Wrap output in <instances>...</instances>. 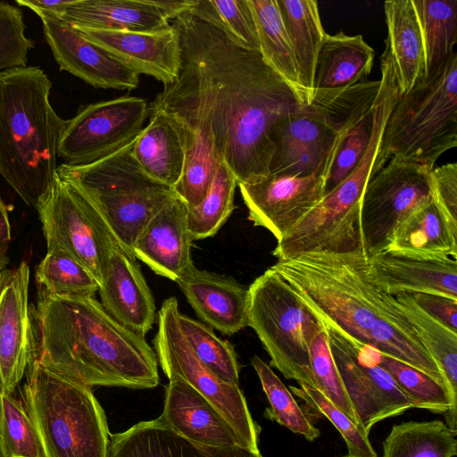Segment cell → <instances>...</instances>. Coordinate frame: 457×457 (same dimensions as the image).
<instances>
[{
	"mask_svg": "<svg viewBox=\"0 0 457 457\" xmlns=\"http://www.w3.org/2000/svg\"><path fill=\"white\" fill-rule=\"evenodd\" d=\"M309 358L315 388L358 424L333 359L326 328L320 331L311 344Z\"/></svg>",
	"mask_w": 457,
	"mask_h": 457,
	"instance_id": "44",
	"label": "cell"
},
{
	"mask_svg": "<svg viewBox=\"0 0 457 457\" xmlns=\"http://www.w3.org/2000/svg\"><path fill=\"white\" fill-rule=\"evenodd\" d=\"M326 177L269 174L253 183L238 184L248 219L278 241L325 195Z\"/></svg>",
	"mask_w": 457,
	"mask_h": 457,
	"instance_id": "15",
	"label": "cell"
},
{
	"mask_svg": "<svg viewBox=\"0 0 457 457\" xmlns=\"http://www.w3.org/2000/svg\"><path fill=\"white\" fill-rule=\"evenodd\" d=\"M291 386L292 394L325 416L341 434L348 451V457H378L367 434L345 412L335 406L318 389L308 385Z\"/></svg>",
	"mask_w": 457,
	"mask_h": 457,
	"instance_id": "41",
	"label": "cell"
},
{
	"mask_svg": "<svg viewBox=\"0 0 457 457\" xmlns=\"http://www.w3.org/2000/svg\"><path fill=\"white\" fill-rule=\"evenodd\" d=\"M187 205L175 193L146 221L131 252L157 275L178 282L194 265Z\"/></svg>",
	"mask_w": 457,
	"mask_h": 457,
	"instance_id": "18",
	"label": "cell"
},
{
	"mask_svg": "<svg viewBox=\"0 0 457 457\" xmlns=\"http://www.w3.org/2000/svg\"><path fill=\"white\" fill-rule=\"evenodd\" d=\"M433 201L447 220L457 229V163H447L430 171Z\"/></svg>",
	"mask_w": 457,
	"mask_h": 457,
	"instance_id": "46",
	"label": "cell"
},
{
	"mask_svg": "<svg viewBox=\"0 0 457 457\" xmlns=\"http://www.w3.org/2000/svg\"><path fill=\"white\" fill-rule=\"evenodd\" d=\"M29 273L26 262L0 272V393L12 395L34 355Z\"/></svg>",
	"mask_w": 457,
	"mask_h": 457,
	"instance_id": "16",
	"label": "cell"
},
{
	"mask_svg": "<svg viewBox=\"0 0 457 457\" xmlns=\"http://www.w3.org/2000/svg\"><path fill=\"white\" fill-rule=\"evenodd\" d=\"M148 123L133 142L131 154L146 175L174 189L186 165L183 134L163 111L148 106Z\"/></svg>",
	"mask_w": 457,
	"mask_h": 457,
	"instance_id": "25",
	"label": "cell"
},
{
	"mask_svg": "<svg viewBox=\"0 0 457 457\" xmlns=\"http://www.w3.org/2000/svg\"><path fill=\"white\" fill-rule=\"evenodd\" d=\"M21 396L37 436L40 457H107V420L90 386L32 358Z\"/></svg>",
	"mask_w": 457,
	"mask_h": 457,
	"instance_id": "5",
	"label": "cell"
},
{
	"mask_svg": "<svg viewBox=\"0 0 457 457\" xmlns=\"http://www.w3.org/2000/svg\"><path fill=\"white\" fill-rule=\"evenodd\" d=\"M37 286L54 296H95L99 285L92 274L65 250L47 249L35 271Z\"/></svg>",
	"mask_w": 457,
	"mask_h": 457,
	"instance_id": "37",
	"label": "cell"
},
{
	"mask_svg": "<svg viewBox=\"0 0 457 457\" xmlns=\"http://www.w3.org/2000/svg\"><path fill=\"white\" fill-rule=\"evenodd\" d=\"M325 326L345 393L358 424L367 434L376 423L413 408L391 376L378 364L372 347Z\"/></svg>",
	"mask_w": 457,
	"mask_h": 457,
	"instance_id": "13",
	"label": "cell"
},
{
	"mask_svg": "<svg viewBox=\"0 0 457 457\" xmlns=\"http://www.w3.org/2000/svg\"><path fill=\"white\" fill-rule=\"evenodd\" d=\"M189 12L218 28L240 47L260 51L248 0H195Z\"/></svg>",
	"mask_w": 457,
	"mask_h": 457,
	"instance_id": "40",
	"label": "cell"
},
{
	"mask_svg": "<svg viewBox=\"0 0 457 457\" xmlns=\"http://www.w3.org/2000/svg\"><path fill=\"white\" fill-rule=\"evenodd\" d=\"M51 87L39 67L0 71V175L34 209L57 176L66 123L51 105Z\"/></svg>",
	"mask_w": 457,
	"mask_h": 457,
	"instance_id": "4",
	"label": "cell"
},
{
	"mask_svg": "<svg viewBox=\"0 0 457 457\" xmlns=\"http://www.w3.org/2000/svg\"><path fill=\"white\" fill-rule=\"evenodd\" d=\"M4 270V268H3V266H2V265H1V263H0V272H1V270Z\"/></svg>",
	"mask_w": 457,
	"mask_h": 457,
	"instance_id": "53",
	"label": "cell"
},
{
	"mask_svg": "<svg viewBox=\"0 0 457 457\" xmlns=\"http://www.w3.org/2000/svg\"><path fill=\"white\" fill-rule=\"evenodd\" d=\"M387 26L386 47L392 59L401 95L427 79L421 30L412 0L384 3Z\"/></svg>",
	"mask_w": 457,
	"mask_h": 457,
	"instance_id": "26",
	"label": "cell"
},
{
	"mask_svg": "<svg viewBox=\"0 0 457 457\" xmlns=\"http://www.w3.org/2000/svg\"><path fill=\"white\" fill-rule=\"evenodd\" d=\"M457 146V54L401 95L386 121L372 177L392 158L434 169Z\"/></svg>",
	"mask_w": 457,
	"mask_h": 457,
	"instance_id": "6",
	"label": "cell"
},
{
	"mask_svg": "<svg viewBox=\"0 0 457 457\" xmlns=\"http://www.w3.org/2000/svg\"><path fill=\"white\" fill-rule=\"evenodd\" d=\"M134 141L94 162L57 168L62 179L94 202L120 245L130 253L146 221L175 194L140 168L131 154Z\"/></svg>",
	"mask_w": 457,
	"mask_h": 457,
	"instance_id": "7",
	"label": "cell"
},
{
	"mask_svg": "<svg viewBox=\"0 0 457 457\" xmlns=\"http://www.w3.org/2000/svg\"><path fill=\"white\" fill-rule=\"evenodd\" d=\"M0 433L11 457H40L32 421L11 394L0 393Z\"/></svg>",
	"mask_w": 457,
	"mask_h": 457,
	"instance_id": "42",
	"label": "cell"
},
{
	"mask_svg": "<svg viewBox=\"0 0 457 457\" xmlns=\"http://www.w3.org/2000/svg\"><path fill=\"white\" fill-rule=\"evenodd\" d=\"M370 275L385 293H425L457 300V262L406 257L383 252L368 258Z\"/></svg>",
	"mask_w": 457,
	"mask_h": 457,
	"instance_id": "23",
	"label": "cell"
},
{
	"mask_svg": "<svg viewBox=\"0 0 457 457\" xmlns=\"http://www.w3.org/2000/svg\"><path fill=\"white\" fill-rule=\"evenodd\" d=\"M374 56L361 35L326 33L316 62L314 91L344 88L367 79Z\"/></svg>",
	"mask_w": 457,
	"mask_h": 457,
	"instance_id": "28",
	"label": "cell"
},
{
	"mask_svg": "<svg viewBox=\"0 0 457 457\" xmlns=\"http://www.w3.org/2000/svg\"><path fill=\"white\" fill-rule=\"evenodd\" d=\"M36 210L47 249L68 252L100 286L111 252L120 243L94 202L57 173Z\"/></svg>",
	"mask_w": 457,
	"mask_h": 457,
	"instance_id": "10",
	"label": "cell"
},
{
	"mask_svg": "<svg viewBox=\"0 0 457 457\" xmlns=\"http://www.w3.org/2000/svg\"><path fill=\"white\" fill-rule=\"evenodd\" d=\"M180 330L198 360L221 380L239 386V364L235 349L228 341L218 337L213 330L180 312Z\"/></svg>",
	"mask_w": 457,
	"mask_h": 457,
	"instance_id": "38",
	"label": "cell"
},
{
	"mask_svg": "<svg viewBox=\"0 0 457 457\" xmlns=\"http://www.w3.org/2000/svg\"><path fill=\"white\" fill-rule=\"evenodd\" d=\"M394 296L400 310L436 363L452 398L457 403V332L449 329L424 312L410 293Z\"/></svg>",
	"mask_w": 457,
	"mask_h": 457,
	"instance_id": "32",
	"label": "cell"
},
{
	"mask_svg": "<svg viewBox=\"0 0 457 457\" xmlns=\"http://www.w3.org/2000/svg\"><path fill=\"white\" fill-rule=\"evenodd\" d=\"M75 0H17L16 4L31 9L36 14L58 15L74 4Z\"/></svg>",
	"mask_w": 457,
	"mask_h": 457,
	"instance_id": "48",
	"label": "cell"
},
{
	"mask_svg": "<svg viewBox=\"0 0 457 457\" xmlns=\"http://www.w3.org/2000/svg\"><path fill=\"white\" fill-rule=\"evenodd\" d=\"M271 268L325 325L424 372L447 388L395 296L373 282L364 252L308 253L279 260Z\"/></svg>",
	"mask_w": 457,
	"mask_h": 457,
	"instance_id": "2",
	"label": "cell"
},
{
	"mask_svg": "<svg viewBox=\"0 0 457 457\" xmlns=\"http://www.w3.org/2000/svg\"><path fill=\"white\" fill-rule=\"evenodd\" d=\"M251 363L270 403L264 416L308 441L317 439L320 431L312 424L307 413L295 400L291 391L287 388L270 366L257 355L252 357Z\"/></svg>",
	"mask_w": 457,
	"mask_h": 457,
	"instance_id": "39",
	"label": "cell"
},
{
	"mask_svg": "<svg viewBox=\"0 0 457 457\" xmlns=\"http://www.w3.org/2000/svg\"><path fill=\"white\" fill-rule=\"evenodd\" d=\"M0 457H11L0 433Z\"/></svg>",
	"mask_w": 457,
	"mask_h": 457,
	"instance_id": "52",
	"label": "cell"
},
{
	"mask_svg": "<svg viewBox=\"0 0 457 457\" xmlns=\"http://www.w3.org/2000/svg\"><path fill=\"white\" fill-rule=\"evenodd\" d=\"M177 283L197 316L211 328L230 336L247 326L248 287L194 265Z\"/></svg>",
	"mask_w": 457,
	"mask_h": 457,
	"instance_id": "22",
	"label": "cell"
},
{
	"mask_svg": "<svg viewBox=\"0 0 457 457\" xmlns=\"http://www.w3.org/2000/svg\"><path fill=\"white\" fill-rule=\"evenodd\" d=\"M195 445L199 449L204 457H263L260 451H252L239 445L229 447Z\"/></svg>",
	"mask_w": 457,
	"mask_h": 457,
	"instance_id": "49",
	"label": "cell"
},
{
	"mask_svg": "<svg viewBox=\"0 0 457 457\" xmlns=\"http://www.w3.org/2000/svg\"><path fill=\"white\" fill-rule=\"evenodd\" d=\"M11 242V225L7 206L0 197V263L3 268L7 263V252Z\"/></svg>",
	"mask_w": 457,
	"mask_h": 457,
	"instance_id": "51",
	"label": "cell"
},
{
	"mask_svg": "<svg viewBox=\"0 0 457 457\" xmlns=\"http://www.w3.org/2000/svg\"><path fill=\"white\" fill-rule=\"evenodd\" d=\"M151 1L169 21H173L185 12H190L195 4V0Z\"/></svg>",
	"mask_w": 457,
	"mask_h": 457,
	"instance_id": "50",
	"label": "cell"
},
{
	"mask_svg": "<svg viewBox=\"0 0 457 457\" xmlns=\"http://www.w3.org/2000/svg\"><path fill=\"white\" fill-rule=\"evenodd\" d=\"M107 457H204L199 449L174 433L158 417L110 435Z\"/></svg>",
	"mask_w": 457,
	"mask_h": 457,
	"instance_id": "31",
	"label": "cell"
},
{
	"mask_svg": "<svg viewBox=\"0 0 457 457\" xmlns=\"http://www.w3.org/2000/svg\"><path fill=\"white\" fill-rule=\"evenodd\" d=\"M34 42L25 35L21 10L0 2V71L27 66Z\"/></svg>",
	"mask_w": 457,
	"mask_h": 457,
	"instance_id": "45",
	"label": "cell"
},
{
	"mask_svg": "<svg viewBox=\"0 0 457 457\" xmlns=\"http://www.w3.org/2000/svg\"><path fill=\"white\" fill-rule=\"evenodd\" d=\"M296 62L300 85L307 104L314 92L318 55L326 35L314 0H276Z\"/></svg>",
	"mask_w": 457,
	"mask_h": 457,
	"instance_id": "29",
	"label": "cell"
},
{
	"mask_svg": "<svg viewBox=\"0 0 457 457\" xmlns=\"http://www.w3.org/2000/svg\"><path fill=\"white\" fill-rule=\"evenodd\" d=\"M456 434L438 420L396 424L383 442L382 457H453Z\"/></svg>",
	"mask_w": 457,
	"mask_h": 457,
	"instance_id": "33",
	"label": "cell"
},
{
	"mask_svg": "<svg viewBox=\"0 0 457 457\" xmlns=\"http://www.w3.org/2000/svg\"><path fill=\"white\" fill-rule=\"evenodd\" d=\"M178 300L163 301L157 314L154 353L168 378H178L200 393L226 420L243 447L259 451L260 427L253 420L239 386L227 383L204 365L192 351L178 323Z\"/></svg>",
	"mask_w": 457,
	"mask_h": 457,
	"instance_id": "9",
	"label": "cell"
},
{
	"mask_svg": "<svg viewBox=\"0 0 457 457\" xmlns=\"http://www.w3.org/2000/svg\"><path fill=\"white\" fill-rule=\"evenodd\" d=\"M42 366L90 387L153 388L158 360L142 337L115 320L95 296H54L38 287L31 307Z\"/></svg>",
	"mask_w": 457,
	"mask_h": 457,
	"instance_id": "3",
	"label": "cell"
},
{
	"mask_svg": "<svg viewBox=\"0 0 457 457\" xmlns=\"http://www.w3.org/2000/svg\"><path fill=\"white\" fill-rule=\"evenodd\" d=\"M373 124L374 106L342 136L326 177L325 195L355 170L370 144Z\"/></svg>",
	"mask_w": 457,
	"mask_h": 457,
	"instance_id": "43",
	"label": "cell"
},
{
	"mask_svg": "<svg viewBox=\"0 0 457 457\" xmlns=\"http://www.w3.org/2000/svg\"><path fill=\"white\" fill-rule=\"evenodd\" d=\"M385 252L416 259L457 262V229L450 226L432 200L396 227Z\"/></svg>",
	"mask_w": 457,
	"mask_h": 457,
	"instance_id": "27",
	"label": "cell"
},
{
	"mask_svg": "<svg viewBox=\"0 0 457 457\" xmlns=\"http://www.w3.org/2000/svg\"><path fill=\"white\" fill-rule=\"evenodd\" d=\"M170 23L179 36V73L148 106L163 111L180 128L186 165L174 191L195 207L205 197L220 161L237 185L268 176L272 129L303 104L259 52L240 47L189 12Z\"/></svg>",
	"mask_w": 457,
	"mask_h": 457,
	"instance_id": "1",
	"label": "cell"
},
{
	"mask_svg": "<svg viewBox=\"0 0 457 457\" xmlns=\"http://www.w3.org/2000/svg\"><path fill=\"white\" fill-rule=\"evenodd\" d=\"M148 104L138 96H122L88 104L66 120L58 157L69 165L98 161L132 142L144 129Z\"/></svg>",
	"mask_w": 457,
	"mask_h": 457,
	"instance_id": "12",
	"label": "cell"
},
{
	"mask_svg": "<svg viewBox=\"0 0 457 457\" xmlns=\"http://www.w3.org/2000/svg\"><path fill=\"white\" fill-rule=\"evenodd\" d=\"M264 62L294 90L303 104H307L300 85L293 48L284 27L276 0H248Z\"/></svg>",
	"mask_w": 457,
	"mask_h": 457,
	"instance_id": "30",
	"label": "cell"
},
{
	"mask_svg": "<svg viewBox=\"0 0 457 457\" xmlns=\"http://www.w3.org/2000/svg\"><path fill=\"white\" fill-rule=\"evenodd\" d=\"M172 28L164 33L77 29L128 69L165 86L177 78L180 62L179 36Z\"/></svg>",
	"mask_w": 457,
	"mask_h": 457,
	"instance_id": "20",
	"label": "cell"
},
{
	"mask_svg": "<svg viewBox=\"0 0 457 457\" xmlns=\"http://www.w3.org/2000/svg\"><path fill=\"white\" fill-rule=\"evenodd\" d=\"M344 457H348V456L346 455V456H344Z\"/></svg>",
	"mask_w": 457,
	"mask_h": 457,
	"instance_id": "54",
	"label": "cell"
},
{
	"mask_svg": "<svg viewBox=\"0 0 457 457\" xmlns=\"http://www.w3.org/2000/svg\"><path fill=\"white\" fill-rule=\"evenodd\" d=\"M421 30L427 77L454 51L457 42L456 0H412Z\"/></svg>",
	"mask_w": 457,
	"mask_h": 457,
	"instance_id": "35",
	"label": "cell"
},
{
	"mask_svg": "<svg viewBox=\"0 0 457 457\" xmlns=\"http://www.w3.org/2000/svg\"><path fill=\"white\" fill-rule=\"evenodd\" d=\"M159 418L174 433L193 445L242 446L238 436L220 413L180 378H169L163 410Z\"/></svg>",
	"mask_w": 457,
	"mask_h": 457,
	"instance_id": "21",
	"label": "cell"
},
{
	"mask_svg": "<svg viewBox=\"0 0 457 457\" xmlns=\"http://www.w3.org/2000/svg\"><path fill=\"white\" fill-rule=\"evenodd\" d=\"M343 135L336 132L312 104H302L272 129L274 153L270 174L327 177Z\"/></svg>",
	"mask_w": 457,
	"mask_h": 457,
	"instance_id": "14",
	"label": "cell"
},
{
	"mask_svg": "<svg viewBox=\"0 0 457 457\" xmlns=\"http://www.w3.org/2000/svg\"><path fill=\"white\" fill-rule=\"evenodd\" d=\"M98 293L115 320L145 337L155 320L154 299L136 257L120 245L111 252Z\"/></svg>",
	"mask_w": 457,
	"mask_h": 457,
	"instance_id": "19",
	"label": "cell"
},
{
	"mask_svg": "<svg viewBox=\"0 0 457 457\" xmlns=\"http://www.w3.org/2000/svg\"><path fill=\"white\" fill-rule=\"evenodd\" d=\"M53 16L76 29L140 33H164L173 29L151 0H75Z\"/></svg>",
	"mask_w": 457,
	"mask_h": 457,
	"instance_id": "24",
	"label": "cell"
},
{
	"mask_svg": "<svg viewBox=\"0 0 457 457\" xmlns=\"http://www.w3.org/2000/svg\"><path fill=\"white\" fill-rule=\"evenodd\" d=\"M392 158L367 183L361 204V228L368 258L386 251L396 227L433 200L430 171Z\"/></svg>",
	"mask_w": 457,
	"mask_h": 457,
	"instance_id": "11",
	"label": "cell"
},
{
	"mask_svg": "<svg viewBox=\"0 0 457 457\" xmlns=\"http://www.w3.org/2000/svg\"><path fill=\"white\" fill-rule=\"evenodd\" d=\"M37 15L60 71H65L96 88L132 90L138 86V74L84 38L77 29L51 14Z\"/></svg>",
	"mask_w": 457,
	"mask_h": 457,
	"instance_id": "17",
	"label": "cell"
},
{
	"mask_svg": "<svg viewBox=\"0 0 457 457\" xmlns=\"http://www.w3.org/2000/svg\"><path fill=\"white\" fill-rule=\"evenodd\" d=\"M248 291L247 326L258 336L270 365L286 378L315 387L309 350L326 328L324 322L271 267Z\"/></svg>",
	"mask_w": 457,
	"mask_h": 457,
	"instance_id": "8",
	"label": "cell"
},
{
	"mask_svg": "<svg viewBox=\"0 0 457 457\" xmlns=\"http://www.w3.org/2000/svg\"><path fill=\"white\" fill-rule=\"evenodd\" d=\"M411 295L424 312L449 329L457 332V300L425 293Z\"/></svg>",
	"mask_w": 457,
	"mask_h": 457,
	"instance_id": "47",
	"label": "cell"
},
{
	"mask_svg": "<svg viewBox=\"0 0 457 457\" xmlns=\"http://www.w3.org/2000/svg\"><path fill=\"white\" fill-rule=\"evenodd\" d=\"M373 354L378 364L391 376L413 408L442 413L448 428L456 431L457 403L446 387L424 372L375 349Z\"/></svg>",
	"mask_w": 457,
	"mask_h": 457,
	"instance_id": "34",
	"label": "cell"
},
{
	"mask_svg": "<svg viewBox=\"0 0 457 457\" xmlns=\"http://www.w3.org/2000/svg\"><path fill=\"white\" fill-rule=\"evenodd\" d=\"M237 181L228 167L220 161L203 201L195 207L187 206V222L192 240L215 235L234 211Z\"/></svg>",
	"mask_w": 457,
	"mask_h": 457,
	"instance_id": "36",
	"label": "cell"
}]
</instances>
